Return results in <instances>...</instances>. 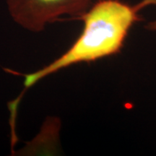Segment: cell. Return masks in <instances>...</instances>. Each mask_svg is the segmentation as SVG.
Returning a JSON list of instances; mask_svg holds the SVG:
<instances>
[{"label": "cell", "mask_w": 156, "mask_h": 156, "mask_svg": "<svg viewBox=\"0 0 156 156\" xmlns=\"http://www.w3.org/2000/svg\"><path fill=\"white\" fill-rule=\"evenodd\" d=\"M98 0H6L14 22L25 30L41 32L64 16L80 19Z\"/></svg>", "instance_id": "7a4b0ae2"}, {"label": "cell", "mask_w": 156, "mask_h": 156, "mask_svg": "<svg viewBox=\"0 0 156 156\" xmlns=\"http://www.w3.org/2000/svg\"><path fill=\"white\" fill-rule=\"evenodd\" d=\"M134 6V8L138 12H140L142 9L150 7V6H155V7H156V0H141Z\"/></svg>", "instance_id": "3957f363"}, {"label": "cell", "mask_w": 156, "mask_h": 156, "mask_svg": "<svg viewBox=\"0 0 156 156\" xmlns=\"http://www.w3.org/2000/svg\"><path fill=\"white\" fill-rule=\"evenodd\" d=\"M146 28L150 30L155 31L156 32V20H155L151 21V22L148 23L147 25H146Z\"/></svg>", "instance_id": "277c9868"}, {"label": "cell", "mask_w": 156, "mask_h": 156, "mask_svg": "<svg viewBox=\"0 0 156 156\" xmlns=\"http://www.w3.org/2000/svg\"><path fill=\"white\" fill-rule=\"evenodd\" d=\"M80 20L81 34L51 63L24 75V90L44 77L74 64L93 62L119 53L132 27L140 20L139 12L120 0H98Z\"/></svg>", "instance_id": "6da1fadb"}]
</instances>
